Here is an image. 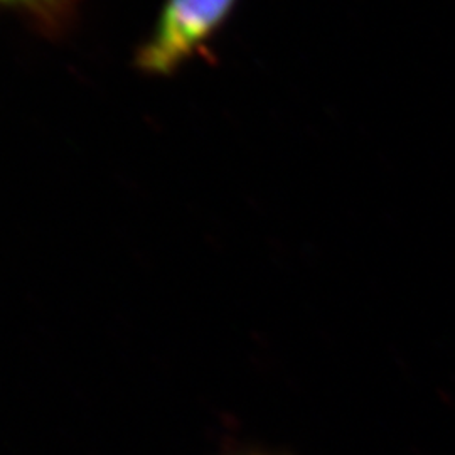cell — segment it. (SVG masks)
<instances>
[{
	"instance_id": "cell-1",
	"label": "cell",
	"mask_w": 455,
	"mask_h": 455,
	"mask_svg": "<svg viewBox=\"0 0 455 455\" xmlns=\"http://www.w3.org/2000/svg\"><path fill=\"white\" fill-rule=\"evenodd\" d=\"M236 5L238 0H165L137 49L135 68L148 76H169L204 56Z\"/></svg>"
},
{
	"instance_id": "cell-2",
	"label": "cell",
	"mask_w": 455,
	"mask_h": 455,
	"mask_svg": "<svg viewBox=\"0 0 455 455\" xmlns=\"http://www.w3.org/2000/svg\"><path fill=\"white\" fill-rule=\"evenodd\" d=\"M76 0H0V9L33 19L46 29H58L71 14Z\"/></svg>"
}]
</instances>
